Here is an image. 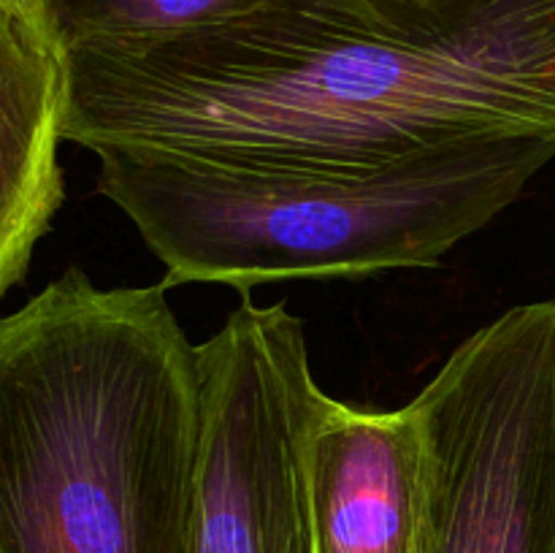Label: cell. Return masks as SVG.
Returning <instances> with one entry per match:
<instances>
[{
	"instance_id": "obj_2",
	"label": "cell",
	"mask_w": 555,
	"mask_h": 553,
	"mask_svg": "<svg viewBox=\"0 0 555 553\" xmlns=\"http://www.w3.org/2000/svg\"><path fill=\"white\" fill-rule=\"evenodd\" d=\"M166 291L68 269L0 318V553H188L204 372Z\"/></svg>"
},
{
	"instance_id": "obj_9",
	"label": "cell",
	"mask_w": 555,
	"mask_h": 553,
	"mask_svg": "<svg viewBox=\"0 0 555 553\" xmlns=\"http://www.w3.org/2000/svg\"><path fill=\"white\" fill-rule=\"evenodd\" d=\"M33 0H0V9H30Z\"/></svg>"
},
{
	"instance_id": "obj_8",
	"label": "cell",
	"mask_w": 555,
	"mask_h": 553,
	"mask_svg": "<svg viewBox=\"0 0 555 553\" xmlns=\"http://www.w3.org/2000/svg\"><path fill=\"white\" fill-rule=\"evenodd\" d=\"M271 0H33L57 54L103 43H155L242 16Z\"/></svg>"
},
{
	"instance_id": "obj_4",
	"label": "cell",
	"mask_w": 555,
	"mask_h": 553,
	"mask_svg": "<svg viewBox=\"0 0 555 553\" xmlns=\"http://www.w3.org/2000/svg\"><path fill=\"white\" fill-rule=\"evenodd\" d=\"M412 401L423 553H555V301L482 325Z\"/></svg>"
},
{
	"instance_id": "obj_3",
	"label": "cell",
	"mask_w": 555,
	"mask_h": 553,
	"mask_svg": "<svg viewBox=\"0 0 555 553\" xmlns=\"http://www.w3.org/2000/svg\"><path fill=\"white\" fill-rule=\"evenodd\" d=\"M98 190L166 266L163 285L358 280L437 266L507 209L555 139L507 136L361 173L220 166L171 152L98 150Z\"/></svg>"
},
{
	"instance_id": "obj_1",
	"label": "cell",
	"mask_w": 555,
	"mask_h": 553,
	"mask_svg": "<svg viewBox=\"0 0 555 553\" xmlns=\"http://www.w3.org/2000/svg\"><path fill=\"white\" fill-rule=\"evenodd\" d=\"M63 141L361 173L555 139V0H271L155 43L60 54Z\"/></svg>"
},
{
	"instance_id": "obj_5",
	"label": "cell",
	"mask_w": 555,
	"mask_h": 553,
	"mask_svg": "<svg viewBox=\"0 0 555 553\" xmlns=\"http://www.w3.org/2000/svg\"><path fill=\"white\" fill-rule=\"evenodd\" d=\"M198 350L204 459L188 553H318L304 448L325 394L301 318L244 296Z\"/></svg>"
},
{
	"instance_id": "obj_7",
	"label": "cell",
	"mask_w": 555,
	"mask_h": 553,
	"mask_svg": "<svg viewBox=\"0 0 555 553\" xmlns=\"http://www.w3.org/2000/svg\"><path fill=\"white\" fill-rule=\"evenodd\" d=\"M63 63L30 9H0V298L65 198Z\"/></svg>"
},
{
	"instance_id": "obj_6",
	"label": "cell",
	"mask_w": 555,
	"mask_h": 553,
	"mask_svg": "<svg viewBox=\"0 0 555 553\" xmlns=\"http://www.w3.org/2000/svg\"><path fill=\"white\" fill-rule=\"evenodd\" d=\"M304 459L314 551L423 553L426 439L415 401L358 410L325 394Z\"/></svg>"
}]
</instances>
